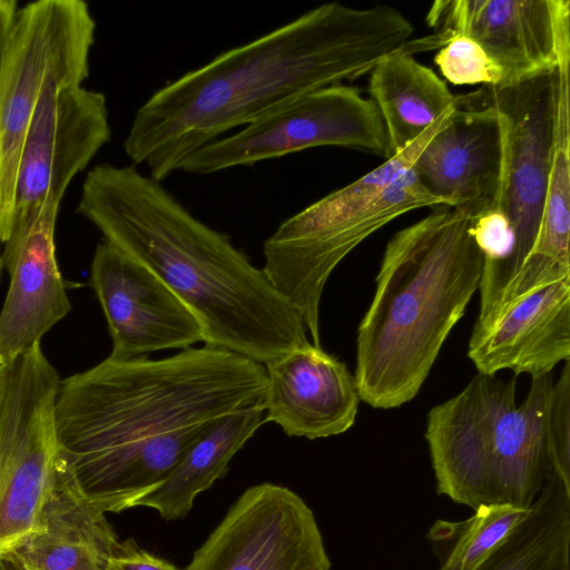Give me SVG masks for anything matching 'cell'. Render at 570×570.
I'll list each match as a JSON object with an SVG mask.
<instances>
[{
  "label": "cell",
  "instance_id": "6da1fadb",
  "mask_svg": "<svg viewBox=\"0 0 570 570\" xmlns=\"http://www.w3.org/2000/svg\"><path fill=\"white\" fill-rule=\"evenodd\" d=\"M265 366L204 344L159 360L108 356L60 380L56 479L102 513L135 508L218 419L263 407Z\"/></svg>",
  "mask_w": 570,
  "mask_h": 570
},
{
  "label": "cell",
  "instance_id": "7a4b0ae2",
  "mask_svg": "<svg viewBox=\"0 0 570 570\" xmlns=\"http://www.w3.org/2000/svg\"><path fill=\"white\" fill-rule=\"evenodd\" d=\"M413 30L389 6L315 7L156 90L136 111L124 150L132 165L163 181L224 132L309 91L370 72L404 48Z\"/></svg>",
  "mask_w": 570,
  "mask_h": 570
},
{
  "label": "cell",
  "instance_id": "3957f363",
  "mask_svg": "<svg viewBox=\"0 0 570 570\" xmlns=\"http://www.w3.org/2000/svg\"><path fill=\"white\" fill-rule=\"evenodd\" d=\"M77 213L188 306L204 344L266 365L311 343L301 315L263 269L135 165L89 170Z\"/></svg>",
  "mask_w": 570,
  "mask_h": 570
},
{
  "label": "cell",
  "instance_id": "277c9868",
  "mask_svg": "<svg viewBox=\"0 0 570 570\" xmlns=\"http://www.w3.org/2000/svg\"><path fill=\"white\" fill-rule=\"evenodd\" d=\"M386 244L356 337L355 384L374 409L413 400L476 289L484 255L465 209L436 206Z\"/></svg>",
  "mask_w": 570,
  "mask_h": 570
},
{
  "label": "cell",
  "instance_id": "5b68a950",
  "mask_svg": "<svg viewBox=\"0 0 570 570\" xmlns=\"http://www.w3.org/2000/svg\"><path fill=\"white\" fill-rule=\"evenodd\" d=\"M553 380L532 377L517 404V376L504 382L478 373L433 406L424 433L438 494L471 508L532 507L552 473L549 412Z\"/></svg>",
  "mask_w": 570,
  "mask_h": 570
},
{
  "label": "cell",
  "instance_id": "8992f818",
  "mask_svg": "<svg viewBox=\"0 0 570 570\" xmlns=\"http://www.w3.org/2000/svg\"><path fill=\"white\" fill-rule=\"evenodd\" d=\"M96 21L81 0L18 8L0 63V242L10 234L17 166L32 112L52 89L89 77Z\"/></svg>",
  "mask_w": 570,
  "mask_h": 570
},
{
  "label": "cell",
  "instance_id": "52a82bcc",
  "mask_svg": "<svg viewBox=\"0 0 570 570\" xmlns=\"http://www.w3.org/2000/svg\"><path fill=\"white\" fill-rule=\"evenodd\" d=\"M556 83L557 68L515 83L481 86L470 92L502 118L504 151L497 207L508 217L513 233L512 246L503 258L484 261L475 327L492 318L539 243L553 157Z\"/></svg>",
  "mask_w": 570,
  "mask_h": 570
},
{
  "label": "cell",
  "instance_id": "ba28073f",
  "mask_svg": "<svg viewBox=\"0 0 570 570\" xmlns=\"http://www.w3.org/2000/svg\"><path fill=\"white\" fill-rule=\"evenodd\" d=\"M454 109L443 114L406 148L291 216L265 239L263 272L285 301L303 307L321 302L334 268L387 224L384 207L374 199L413 167Z\"/></svg>",
  "mask_w": 570,
  "mask_h": 570
},
{
  "label": "cell",
  "instance_id": "9c48e42d",
  "mask_svg": "<svg viewBox=\"0 0 570 570\" xmlns=\"http://www.w3.org/2000/svg\"><path fill=\"white\" fill-rule=\"evenodd\" d=\"M60 376L37 344L4 365L0 396V560L36 527L56 482Z\"/></svg>",
  "mask_w": 570,
  "mask_h": 570
},
{
  "label": "cell",
  "instance_id": "30bf717a",
  "mask_svg": "<svg viewBox=\"0 0 570 570\" xmlns=\"http://www.w3.org/2000/svg\"><path fill=\"white\" fill-rule=\"evenodd\" d=\"M320 146H337L389 158L381 114L371 98L335 83L302 95L187 156L178 170L208 175Z\"/></svg>",
  "mask_w": 570,
  "mask_h": 570
},
{
  "label": "cell",
  "instance_id": "8fae6325",
  "mask_svg": "<svg viewBox=\"0 0 570 570\" xmlns=\"http://www.w3.org/2000/svg\"><path fill=\"white\" fill-rule=\"evenodd\" d=\"M185 570H331L314 512L294 491L246 489Z\"/></svg>",
  "mask_w": 570,
  "mask_h": 570
},
{
  "label": "cell",
  "instance_id": "7c38bea8",
  "mask_svg": "<svg viewBox=\"0 0 570 570\" xmlns=\"http://www.w3.org/2000/svg\"><path fill=\"white\" fill-rule=\"evenodd\" d=\"M110 139L102 92L82 86L46 91L22 141L10 234L33 218L48 199L60 203L70 181Z\"/></svg>",
  "mask_w": 570,
  "mask_h": 570
},
{
  "label": "cell",
  "instance_id": "4fadbf2b",
  "mask_svg": "<svg viewBox=\"0 0 570 570\" xmlns=\"http://www.w3.org/2000/svg\"><path fill=\"white\" fill-rule=\"evenodd\" d=\"M426 21L439 33L422 40L424 50L465 36L500 69L505 86L557 68L570 39V1L438 0Z\"/></svg>",
  "mask_w": 570,
  "mask_h": 570
},
{
  "label": "cell",
  "instance_id": "5bb4252c",
  "mask_svg": "<svg viewBox=\"0 0 570 570\" xmlns=\"http://www.w3.org/2000/svg\"><path fill=\"white\" fill-rule=\"evenodd\" d=\"M89 281L112 341L109 356L129 360L204 343L188 306L146 266L106 242L96 247Z\"/></svg>",
  "mask_w": 570,
  "mask_h": 570
},
{
  "label": "cell",
  "instance_id": "9a60e30c",
  "mask_svg": "<svg viewBox=\"0 0 570 570\" xmlns=\"http://www.w3.org/2000/svg\"><path fill=\"white\" fill-rule=\"evenodd\" d=\"M504 151L503 122L470 94L456 96L445 125L425 145L412 170L442 206L473 217L497 206Z\"/></svg>",
  "mask_w": 570,
  "mask_h": 570
},
{
  "label": "cell",
  "instance_id": "2e32d148",
  "mask_svg": "<svg viewBox=\"0 0 570 570\" xmlns=\"http://www.w3.org/2000/svg\"><path fill=\"white\" fill-rule=\"evenodd\" d=\"M59 205L48 199L2 244L1 263L10 284L0 311V365L12 363L40 344L43 335L71 311L56 257Z\"/></svg>",
  "mask_w": 570,
  "mask_h": 570
},
{
  "label": "cell",
  "instance_id": "e0dca14e",
  "mask_svg": "<svg viewBox=\"0 0 570 570\" xmlns=\"http://www.w3.org/2000/svg\"><path fill=\"white\" fill-rule=\"evenodd\" d=\"M264 422L309 440L346 432L361 401L346 364L312 343L264 365Z\"/></svg>",
  "mask_w": 570,
  "mask_h": 570
},
{
  "label": "cell",
  "instance_id": "ac0fdd59",
  "mask_svg": "<svg viewBox=\"0 0 570 570\" xmlns=\"http://www.w3.org/2000/svg\"><path fill=\"white\" fill-rule=\"evenodd\" d=\"M468 355L478 373L550 374L570 360V277L528 293L485 330L471 332Z\"/></svg>",
  "mask_w": 570,
  "mask_h": 570
},
{
  "label": "cell",
  "instance_id": "d6986e66",
  "mask_svg": "<svg viewBox=\"0 0 570 570\" xmlns=\"http://www.w3.org/2000/svg\"><path fill=\"white\" fill-rule=\"evenodd\" d=\"M118 542L105 513L56 479L36 527L2 561L21 570H105Z\"/></svg>",
  "mask_w": 570,
  "mask_h": 570
},
{
  "label": "cell",
  "instance_id": "ffe728a7",
  "mask_svg": "<svg viewBox=\"0 0 570 570\" xmlns=\"http://www.w3.org/2000/svg\"><path fill=\"white\" fill-rule=\"evenodd\" d=\"M368 73V94L385 126L389 158L456 107L446 82L405 47L384 56Z\"/></svg>",
  "mask_w": 570,
  "mask_h": 570
},
{
  "label": "cell",
  "instance_id": "44dd1931",
  "mask_svg": "<svg viewBox=\"0 0 570 570\" xmlns=\"http://www.w3.org/2000/svg\"><path fill=\"white\" fill-rule=\"evenodd\" d=\"M570 45L557 66L556 128L551 171L537 249L518 275L537 288L570 277Z\"/></svg>",
  "mask_w": 570,
  "mask_h": 570
},
{
  "label": "cell",
  "instance_id": "7402d4cb",
  "mask_svg": "<svg viewBox=\"0 0 570 570\" xmlns=\"http://www.w3.org/2000/svg\"><path fill=\"white\" fill-rule=\"evenodd\" d=\"M264 423L263 407L218 419L189 446L163 483L135 507L151 508L165 520L185 518L196 497L227 473L232 458Z\"/></svg>",
  "mask_w": 570,
  "mask_h": 570
},
{
  "label": "cell",
  "instance_id": "603a6c76",
  "mask_svg": "<svg viewBox=\"0 0 570 570\" xmlns=\"http://www.w3.org/2000/svg\"><path fill=\"white\" fill-rule=\"evenodd\" d=\"M476 570H570V489L554 473L529 517Z\"/></svg>",
  "mask_w": 570,
  "mask_h": 570
},
{
  "label": "cell",
  "instance_id": "cb8c5ba5",
  "mask_svg": "<svg viewBox=\"0 0 570 570\" xmlns=\"http://www.w3.org/2000/svg\"><path fill=\"white\" fill-rule=\"evenodd\" d=\"M532 507L481 505L462 521L438 520L426 539L440 561L439 570H476L524 521Z\"/></svg>",
  "mask_w": 570,
  "mask_h": 570
},
{
  "label": "cell",
  "instance_id": "d4e9b609",
  "mask_svg": "<svg viewBox=\"0 0 570 570\" xmlns=\"http://www.w3.org/2000/svg\"><path fill=\"white\" fill-rule=\"evenodd\" d=\"M434 62L443 77L454 85H502L500 69L474 40L465 36L450 37Z\"/></svg>",
  "mask_w": 570,
  "mask_h": 570
},
{
  "label": "cell",
  "instance_id": "484cf974",
  "mask_svg": "<svg viewBox=\"0 0 570 570\" xmlns=\"http://www.w3.org/2000/svg\"><path fill=\"white\" fill-rule=\"evenodd\" d=\"M549 451L552 473L570 489V360L553 382L549 412Z\"/></svg>",
  "mask_w": 570,
  "mask_h": 570
},
{
  "label": "cell",
  "instance_id": "4316f807",
  "mask_svg": "<svg viewBox=\"0 0 570 570\" xmlns=\"http://www.w3.org/2000/svg\"><path fill=\"white\" fill-rule=\"evenodd\" d=\"M471 233L484 255V261L503 258L513 243L510 222L497 206L474 217Z\"/></svg>",
  "mask_w": 570,
  "mask_h": 570
},
{
  "label": "cell",
  "instance_id": "83f0119b",
  "mask_svg": "<svg viewBox=\"0 0 570 570\" xmlns=\"http://www.w3.org/2000/svg\"><path fill=\"white\" fill-rule=\"evenodd\" d=\"M105 570H185L144 550L135 540L119 541Z\"/></svg>",
  "mask_w": 570,
  "mask_h": 570
},
{
  "label": "cell",
  "instance_id": "f1b7e54d",
  "mask_svg": "<svg viewBox=\"0 0 570 570\" xmlns=\"http://www.w3.org/2000/svg\"><path fill=\"white\" fill-rule=\"evenodd\" d=\"M18 8V2L16 0H0V63L4 45Z\"/></svg>",
  "mask_w": 570,
  "mask_h": 570
},
{
  "label": "cell",
  "instance_id": "f546056e",
  "mask_svg": "<svg viewBox=\"0 0 570 570\" xmlns=\"http://www.w3.org/2000/svg\"><path fill=\"white\" fill-rule=\"evenodd\" d=\"M0 245H1V242H0ZM2 263H1V253H0V282H1V273H2Z\"/></svg>",
  "mask_w": 570,
  "mask_h": 570
}]
</instances>
